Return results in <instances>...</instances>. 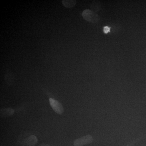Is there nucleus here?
<instances>
[{"mask_svg":"<svg viewBox=\"0 0 146 146\" xmlns=\"http://www.w3.org/2000/svg\"><path fill=\"white\" fill-rule=\"evenodd\" d=\"M82 16L86 21L94 24L98 23L100 21L99 16L95 11L89 9L84 10Z\"/></svg>","mask_w":146,"mask_h":146,"instance_id":"obj_1","label":"nucleus"},{"mask_svg":"<svg viewBox=\"0 0 146 146\" xmlns=\"http://www.w3.org/2000/svg\"><path fill=\"white\" fill-rule=\"evenodd\" d=\"M49 102L50 106L55 112L58 115L63 114L64 112V108L60 103L52 98L49 99Z\"/></svg>","mask_w":146,"mask_h":146,"instance_id":"obj_2","label":"nucleus"},{"mask_svg":"<svg viewBox=\"0 0 146 146\" xmlns=\"http://www.w3.org/2000/svg\"><path fill=\"white\" fill-rule=\"evenodd\" d=\"M93 137L90 135H87L81 138L76 139L74 143V146H82L91 143L93 141Z\"/></svg>","mask_w":146,"mask_h":146,"instance_id":"obj_3","label":"nucleus"},{"mask_svg":"<svg viewBox=\"0 0 146 146\" xmlns=\"http://www.w3.org/2000/svg\"><path fill=\"white\" fill-rule=\"evenodd\" d=\"M38 139L35 135H31L24 140L23 146H35L37 143Z\"/></svg>","mask_w":146,"mask_h":146,"instance_id":"obj_4","label":"nucleus"},{"mask_svg":"<svg viewBox=\"0 0 146 146\" xmlns=\"http://www.w3.org/2000/svg\"><path fill=\"white\" fill-rule=\"evenodd\" d=\"M15 110L13 108H1L0 110V116L1 118H6L12 116L14 115Z\"/></svg>","mask_w":146,"mask_h":146,"instance_id":"obj_5","label":"nucleus"},{"mask_svg":"<svg viewBox=\"0 0 146 146\" xmlns=\"http://www.w3.org/2000/svg\"><path fill=\"white\" fill-rule=\"evenodd\" d=\"M5 81L8 86H12L15 82V77L13 74L9 72L6 73L5 76Z\"/></svg>","mask_w":146,"mask_h":146,"instance_id":"obj_6","label":"nucleus"},{"mask_svg":"<svg viewBox=\"0 0 146 146\" xmlns=\"http://www.w3.org/2000/svg\"><path fill=\"white\" fill-rule=\"evenodd\" d=\"M62 4L66 8H73L76 5V1L75 0H63L62 1Z\"/></svg>","mask_w":146,"mask_h":146,"instance_id":"obj_7","label":"nucleus"},{"mask_svg":"<svg viewBox=\"0 0 146 146\" xmlns=\"http://www.w3.org/2000/svg\"><path fill=\"white\" fill-rule=\"evenodd\" d=\"M91 9L94 11H96L98 12L101 9L100 3L98 2H95L92 3L91 5Z\"/></svg>","mask_w":146,"mask_h":146,"instance_id":"obj_8","label":"nucleus"},{"mask_svg":"<svg viewBox=\"0 0 146 146\" xmlns=\"http://www.w3.org/2000/svg\"><path fill=\"white\" fill-rule=\"evenodd\" d=\"M104 33L105 34H107L110 31V28L108 26H106L104 27L103 29Z\"/></svg>","mask_w":146,"mask_h":146,"instance_id":"obj_9","label":"nucleus"},{"mask_svg":"<svg viewBox=\"0 0 146 146\" xmlns=\"http://www.w3.org/2000/svg\"><path fill=\"white\" fill-rule=\"evenodd\" d=\"M39 146H50L49 145H48V144H46L44 143H43L41 144V145H39Z\"/></svg>","mask_w":146,"mask_h":146,"instance_id":"obj_10","label":"nucleus"}]
</instances>
